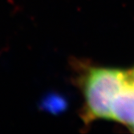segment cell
<instances>
[{"mask_svg": "<svg viewBox=\"0 0 134 134\" xmlns=\"http://www.w3.org/2000/svg\"><path fill=\"white\" fill-rule=\"evenodd\" d=\"M131 130H132V132H134V127H133L132 128H131Z\"/></svg>", "mask_w": 134, "mask_h": 134, "instance_id": "cell-4", "label": "cell"}, {"mask_svg": "<svg viewBox=\"0 0 134 134\" xmlns=\"http://www.w3.org/2000/svg\"><path fill=\"white\" fill-rule=\"evenodd\" d=\"M110 120L125 125L130 129L134 127V81L130 76L113 103Z\"/></svg>", "mask_w": 134, "mask_h": 134, "instance_id": "cell-2", "label": "cell"}, {"mask_svg": "<svg viewBox=\"0 0 134 134\" xmlns=\"http://www.w3.org/2000/svg\"><path fill=\"white\" fill-rule=\"evenodd\" d=\"M129 76H130L131 79L132 81H134V68L131 70H129Z\"/></svg>", "mask_w": 134, "mask_h": 134, "instance_id": "cell-3", "label": "cell"}, {"mask_svg": "<svg viewBox=\"0 0 134 134\" xmlns=\"http://www.w3.org/2000/svg\"><path fill=\"white\" fill-rule=\"evenodd\" d=\"M75 82L81 91V119L85 125L97 120H110L113 103L129 78V71L73 62Z\"/></svg>", "mask_w": 134, "mask_h": 134, "instance_id": "cell-1", "label": "cell"}]
</instances>
